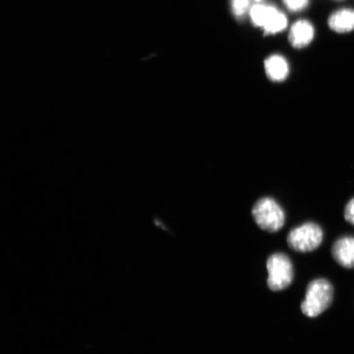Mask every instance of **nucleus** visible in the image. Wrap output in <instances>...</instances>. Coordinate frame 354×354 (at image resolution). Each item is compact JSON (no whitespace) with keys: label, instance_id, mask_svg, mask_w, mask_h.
Returning a JSON list of instances; mask_svg holds the SVG:
<instances>
[{"label":"nucleus","instance_id":"9","mask_svg":"<svg viewBox=\"0 0 354 354\" xmlns=\"http://www.w3.org/2000/svg\"><path fill=\"white\" fill-rule=\"evenodd\" d=\"M329 28L335 32L348 33L354 30V10L343 8L332 13L328 19Z\"/></svg>","mask_w":354,"mask_h":354},{"label":"nucleus","instance_id":"11","mask_svg":"<svg viewBox=\"0 0 354 354\" xmlns=\"http://www.w3.org/2000/svg\"><path fill=\"white\" fill-rule=\"evenodd\" d=\"M285 6L290 12H299L303 11L308 6L309 0H282Z\"/></svg>","mask_w":354,"mask_h":354},{"label":"nucleus","instance_id":"6","mask_svg":"<svg viewBox=\"0 0 354 354\" xmlns=\"http://www.w3.org/2000/svg\"><path fill=\"white\" fill-rule=\"evenodd\" d=\"M315 37V29L308 20H299L292 25L289 34L291 46L301 50L309 46Z\"/></svg>","mask_w":354,"mask_h":354},{"label":"nucleus","instance_id":"1","mask_svg":"<svg viewBox=\"0 0 354 354\" xmlns=\"http://www.w3.org/2000/svg\"><path fill=\"white\" fill-rule=\"evenodd\" d=\"M334 297V288L326 279H317L309 283L301 310L305 316L317 317L330 306Z\"/></svg>","mask_w":354,"mask_h":354},{"label":"nucleus","instance_id":"4","mask_svg":"<svg viewBox=\"0 0 354 354\" xmlns=\"http://www.w3.org/2000/svg\"><path fill=\"white\" fill-rule=\"evenodd\" d=\"M268 286L272 291H281L291 285L294 280V267L289 257L277 253L267 261Z\"/></svg>","mask_w":354,"mask_h":354},{"label":"nucleus","instance_id":"7","mask_svg":"<svg viewBox=\"0 0 354 354\" xmlns=\"http://www.w3.org/2000/svg\"><path fill=\"white\" fill-rule=\"evenodd\" d=\"M331 253L336 263L342 267L354 268V237L339 238L332 246Z\"/></svg>","mask_w":354,"mask_h":354},{"label":"nucleus","instance_id":"5","mask_svg":"<svg viewBox=\"0 0 354 354\" xmlns=\"http://www.w3.org/2000/svg\"><path fill=\"white\" fill-rule=\"evenodd\" d=\"M323 241V231L320 225L306 223L296 227L288 234V245L299 253H308L317 249Z\"/></svg>","mask_w":354,"mask_h":354},{"label":"nucleus","instance_id":"13","mask_svg":"<svg viewBox=\"0 0 354 354\" xmlns=\"http://www.w3.org/2000/svg\"><path fill=\"white\" fill-rule=\"evenodd\" d=\"M254 1H256L257 3H260V2H262L263 0H254Z\"/></svg>","mask_w":354,"mask_h":354},{"label":"nucleus","instance_id":"12","mask_svg":"<svg viewBox=\"0 0 354 354\" xmlns=\"http://www.w3.org/2000/svg\"><path fill=\"white\" fill-rule=\"evenodd\" d=\"M344 218L348 223L354 225V198L345 207Z\"/></svg>","mask_w":354,"mask_h":354},{"label":"nucleus","instance_id":"3","mask_svg":"<svg viewBox=\"0 0 354 354\" xmlns=\"http://www.w3.org/2000/svg\"><path fill=\"white\" fill-rule=\"evenodd\" d=\"M249 13L252 24L263 29L265 35L280 33L287 28V17L272 4L256 3Z\"/></svg>","mask_w":354,"mask_h":354},{"label":"nucleus","instance_id":"10","mask_svg":"<svg viewBox=\"0 0 354 354\" xmlns=\"http://www.w3.org/2000/svg\"><path fill=\"white\" fill-rule=\"evenodd\" d=\"M231 8L234 17L241 19L250 12L251 0H231Z\"/></svg>","mask_w":354,"mask_h":354},{"label":"nucleus","instance_id":"8","mask_svg":"<svg viewBox=\"0 0 354 354\" xmlns=\"http://www.w3.org/2000/svg\"><path fill=\"white\" fill-rule=\"evenodd\" d=\"M268 77L274 82H281L289 76L290 66L286 57L280 55L269 56L264 62Z\"/></svg>","mask_w":354,"mask_h":354},{"label":"nucleus","instance_id":"2","mask_svg":"<svg viewBox=\"0 0 354 354\" xmlns=\"http://www.w3.org/2000/svg\"><path fill=\"white\" fill-rule=\"evenodd\" d=\"M252 216L259 228L270 233L280 231L285 225V212L272 198H260L252 209Z\"/></svg>","mask_w":354,"mask_h":354}]
</instances>
